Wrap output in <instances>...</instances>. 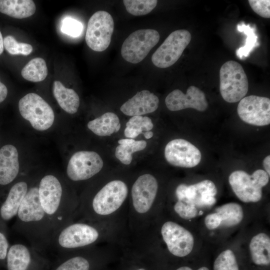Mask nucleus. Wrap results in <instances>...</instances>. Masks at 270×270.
I'll return each mask as SVG.
<instances>
[{"label": "nucleus", "instance_id": "nucleus-35", "mask_svg": "<svg viewBox=\"0 0 270 270\" xmlns=\"http://www.w3.org/2000/svg\"><path fill=\"white\" fill-rule=\"evenodd\" d=\"M82 24L74 18L67 17L62 20L61 31L70 36H79L82 31Z\"/></svg>", "mask_w": 270, "mask_h": 270}, {"label": "nucleus", "instance_id": "nucleus-6", "mask_svg": "<svg viewBox=\"0 0 270 270\" xmlns=\"http://www.w3.org/2000/svg\"><path fill=\"white\" fill-rule=\"evenodd\" d=\"M18 109L21 116L36 130H46L54 123V114L52 108L36 94L29 93L20 98Z\"/></svg>", "mask_w": 270, "mask_h": 270}, {"label": "nucleus", "instance_id": "nucleus-41", "mask_svg": "<svg viewBox=\"0 0 270 270\" xmlns=\"http://www.w3.org/2000/svg\"><path fill=\"white\" fill-rule=\"evenodd\" d=\"M263 166L266 172L270 176V156H266L263 160Z\"/></svg>", "mask_w": 270, "mask_h": 270}, {"label": "nucleus", "instance_id": "nucleus-25", "mask_svg": "<svg viewBox=\"0 0 270 270\" xmlns=\"http://www.w3.org/2000/svg\"><path fill=\"white\" fill-rule=\"evenodd\" d=\"M252 262L256 265L268 266L270 263V238L264 233L254 236L250 244Z\"/></svg>", "mask_w": 270, "mask_h": 270}, {"label": "nucleus", "instance_id": "nucleus-13", "mask_svg": "<svg viewBox=\"0 0 270 270\" xmlns=\"http://www.w3.org/2000/svg\"><path fill=\"white\" fill-rule=\"evenodd\" d=\"M237 112L242 120L247 124L264 126L270 123V100L268 98L250 95L242 98Z\"/></svg>", "mask_w": 270, "mask_h": 270}, {"label": "nucleus", "instance_id": "nucleus-17", "mask_svg": "<svg viewBox=\"0 0 270 270\" xmlns=\"http://www.w3.org/2000/svg\"><path fill=\"white\" fill-rule=\"evenodd\" d=\"M165 103L167 108L171 111L192 108L203 112L208 106L204 93L194 86L188 88L186 94L180 90H174L166 97Z\"/></svg>", "mask_w": 270, "mask_h": 270}, {"label": "nucleus", "instance_id": "nucleus-9", "mask_svg": "<svg viewBox=\"0 0 270 270\" xmlns=\"http://www.w3.org/2000/svg\"><path fill=\"white\" fill-rule=\"evenodd\" d=\"M191 39V34L187 30L174 31L154 53L152 62L162 68L172 66L180 58Z\"/></svg>", "mask_w": 270, "mask_h": 270}, {"label": "nucleus", "instance_id": "nucleus-31", "mask_svg": "<svg viewBox=\"0 0 270 270\" xmlns=\"http://www.w3.org/2000/svg\"><path fill=\"white\" fill-rule=\"evenodd\" d=\"M156 0H124L123 3L128 12L134 16L150 13L156 6Z\"/></svg>", "mask_w": 270, "mask_h": 270}, {"label": "nucleus", "instance_id": "nucleus-46", "mask_svg": "<svg viewBox=\"0 0 270 270\" xmlns=\"http://www.w3.org/2000/svg\"><path fill=\"white\" fill-rule=\"evenodd\" d=\"M137 270H144V268H141L138 269Z\"/></svg>", "mask_w": 270, "mask_h": 270}, {"label": "nucleus", "instance_id": "nucleus-27", "mask_svg": "<svg viewBox=\"0 0 270 270\" xmlns=\"http://www.w3.org/2000/svg\"><path fill=\"white\" fill-rule=\"evenodd\" d=\"M21 74L25 80L32 82L44 80L48 75L45 60L41 58L30 60L22 70Z\"/></svg>", "mask_w": 270, "mask_h": 270}, {"label": "nucleus", "instance_id": "nucleus-19", "mask_svg": "<svg viewBox=\"0 0 270 270\" xmlns=\"http://www.w3.org/2000/svg\"><path fill=\"white\" fill-rule=\"evenodd\" d=\"M159 99L154 93L148 90L138 92L120 107V110L128 116H142L156 110Z\"/></svg>", "mask_w": 270, "mask_h": 270}, {"label": "nucleus", "instance_id": "nucleus-39", "mask_svg": "<svg viewBox=\"0 0 270 270\" xmlns=\"http://www.w3.org/2000/svg\"><path fill=\"white\" fill-rule=\"evenodd\" d=\"M10 246L5 233L0 229V262L6 261Z\"/></svg>", "mask_w": 270, "mask_h": 270}, {"label": "nucleus", "instance_id": "nucleus-2", "mask_svg": "<svg viewBox=\"0 0 270 270\" xmlns=\"http://www.w3.org/2000/svg\"><path fill=\"white\" fill-rule=\"evenodd\" d=\"M38 187L42 208L54 234L60 228L72 222L75 204L65 194L62 182L54 174H46L42 178Z\"/></svg>", "mask_w": 270, "mask_h": 270}, {"label": "nucleus", "instance_id": "nucleus-26", "mask_svg": "<svg viewBox=\"0 0 270 270\" xmlns=\"http://www.w3.org/2000/svg\"><path fill=\"white\" fill-rule=\"evenodd\" d=\"M221 220L220 226L231 227L240 224L244 217L242 206L238 204L230 202L221 206L216 210Z\"/></svg>", "mask_w": 270, "mask_h": 270}, {"label": "nucleus", "instance_id": "nucleus-42", "mask_svg": "<svg viewBox=\"0 0 270 270\" xmlns=\"http://www.w3.org/2000/svg\"><path fill=\"white\" fill-rule=\"evenodd\" d=\"M135 142V140L132 138L120 139L118 140V143L120 144H128Z\"/></svg>", "mask_w": 270, "mask_h": 270}, {"label": "nucleus", "instance_id": "nucleus-23", "mask_svg": "<svg viewBox=\"0 0 270 270\" xmlns=\"http://www.w3.org/2000/svg\"><path fill=\"white\" fill-rule=\"evenodd\" d=\"M87 126L95 134L105 136L118 132L120 128V124L116 114L107 112L90 121Z\"/></svg>", "mask_w": 270, "mask_h": 270}, {"label": "nucleus", "instance_id": "nucleus-5", "mask_svg": "<svg viewBox=\"0 0 270 270\" xmlns=\"http://www.w3.org/2000/svg\"><path fill=\"white\" fill-rule=\"evenodd\" d=\"M269 176L263 170H257L252 175L243 170H236L229 176L228 181L237 197L244 202L260 200L262 188L268 182Z\"/></svg>", "mask_w": 270, "mask_h": 270}, {"label": "nucleus", "instance_id": "nucleus-44", "mask_svg": "<svg viewBox=\"0 0 270 270\" xmlns=\"http://www.w3.org/2000/svg\"><path fill=\"white\" fill-rule=\"evenodd\" d=\"M2 34L0 31V55L4 51V40Z\"/></svg>", "mask_w": 270, "mask_h": 270}, {"label": "nucleus", "instance_id": "nucleus-37", "mask_svg": "<svg viewBox=\"0 0 270 270\" xmlns=\"http://www.w3.org/2000/svg\"><path fill=\"white\" fill-rule=\"evenodd\" d=\"M248 4L256 14L262 18H270V0H249Z\"/></svg>", "mask_w": 270, "mask_h": 270}, {"label": "nucleus", "instance_id": "nucleus-3", "mask_svg": "<svg viewBox=\"0 0 270 270\" xmlns=\"http://www.w3.org/2000/svg\"><path fill=\"white\" fill-rule=\"evenodd\" d=\"M100 237L96 226L82 222H69L55 232L50 244L61 254L94 243Z\"/></svg>", "mask_w": 270, "mask_h": 270}, {"label": "nucleus", "instance_id": "nucleus-18", "mask_svg": "<svg viewBox=\"0 0 270 270\" xmlns=\"http://www.w3.org/2000/svg\"><path fill=\"white\" fill-rule=\"evenodd\" d=\"M40 252L30 246L21 243L10 245L8 251L6 264L8 270H32L42 262ZM35 269V268H34Z\"/></svg>", "mask_w": 270, "mask_h": 270}, {"label": "nucleus", "instance_id": "nucleus-11", "mask_svg": "<svg viewBox=\"0 0 270 270\" xmlns=\"http://www.w3.org/2000/svg\"><path fill=\"white\" fill-rule=\"evenodd\" d=\"M104 165L100 156L94 151L76 152L69 160L66 174L74 182L88 180L98 173Z\"/></svg>", "mask_w": 270, "mask_h": 270}, {"label": "nucleus", "instance_id": "nucleus-43", "mask_svg": "<svg viewBox=\"0 0 270 270\" xmlns=\"http://www.w3.org/2000/svg\"><path fill=\"white\" fill-rule=\"evenodd\" d=\"M176 270H192L191 268L188 266H182L178 268ZM198 270H209L208 268L205 266L202 267Z\"/></svg>", "mask_w": 270, "mask_h": 270}, {"label": "nucleus", "instance_id": "nucleus-14", "mask_svg": "<svg viewBox=\"0 0 270 270\" xmlns=\"http://www.w3.org/2000/svg\"><path fill=\"white\" fill-rule=\"evenodd\" d=\"M164 156L170 164L179 167L190 168L200 162V150L190 142L182 138L172 140L164 148Z\"/></svg>", "mask_w": 270, "mask_h": 270}, {"label": "nucleus", "instance_id": "nucleus-15", "mask_svg": "<svg viewBox=\"0 0 270 270\" xmlns=\"http://www.w3.org/2000/svg\"><path fill=\"white\" fill-rule=\"evenodd\" d=\"M161 234L168 250L173 255L184 257L192 252L194 244L192 234L177 223L166 222L162 227Z\"/></svg>", "mask_w": 270, "mask_h": 270}, {"label": "nucleus", "instance_id": "nucleus-4", "mask_svg": "<svg viewBox=\"0 0 270 270\" xmlns=\"http://www.w3.org/2000/svg\"><path fill=\"white\" fill-rule=\"evenodd\" d=\"M248 89V78L242 65L234 60L224 63L220 70V90L223 99L230 103L238 102Z\"/></svg>", "mask_w": 270, "mask_h": 270}, {"label": "nucleus", "instance_id": "nucleus-33", "mask_svg": "<svg viewBox=\"0 0 270 270\" xmlns=\"http://www.w3.org/2000/svg\"><path fill=\"white\" fill-rule=\"evenodd\" d=\"M214 270H239L236 256L230 250L221 252L216 259Z\"/></svg>", "mask_w": 270, "mask_h": 270}, {"label": "nucleus", "instance_id": "nucleus-20", "mask_svg": "<svg viewBox=\"0 0 270 270\" xmlns=\"http://www.w3.org/2000/svg\"><path fill=\"white\" fill-rule=\"evenodd\" d=\"M30 187L24 180L18 181L12 186L0 206V220L2 222L9 221L16 216Z\"/></svg>", "mask_w": 270, "mask_h": 270}, {"label": "nucleus", "instance_id": "nucleus-28", "mask_svg": "<svg viewBox=\"0 0 270 270\" xmlns=\"http://www.w3.org/2000/svg\"><path fill=\"white\" fill-rule=\"evenodd\" d=\"M153 127L154 124L150 118L142 116H133L126 123L124 134L126 138L132 139L144 131L151 130Z\"/></svg>", "mask_w": 270, "mask_h": 270}, {"label": "nucleus", "instance_id": "nucleus-8", "mask_svg": "<svg viewBox=\"0 0 270 270\" xmlns=\"http://www.w3.org/2000/svg\"><path fill=\"white\" fill-rule=\"evenodd\" d=\"M158 31L152 29L137 30L124 42L121 54L126 62L137 64L142 61L160 40Z\"/></svg>", "mask_w": 270, "mask_h": 270}, {"label": "nucleus", "instance_id": "nucleus-32", "mask_svg": "<svg viewBox=\"0 0 270 270\" xmlns=\"http://www.w3.org/2000/svg\"><path fill=\"white\" fill-rule=\"evenodd\" d=\"M90 267L88 258L77 255L62 260L54 270H90Z\"/></svg>", "mask_w": 270, "mask_h": 270}, {"label": "nucleus", "instance_id": "nucleus-1", "mask_svg": "<svg viewBox=\"0 0 270 270\" xmlns=\"http://www.w3.org/2000/svg\"><path fill=\"white\" fill-rule=\"evenodd\" d=\"M14 228L38 252L50 248L54 231L42 208L38 186L29 188L16 216Z\"/></svg>", "mask_w": 270, "mask_h": 270}, {"label": "nucleus", "instance_id": "nucleus-36", "mask_svg": "<svg viewBox=\"0 0 270 270\" xmlns=\"http://www.w3.org/2000/svg\"><path fill=\"white\" fill-rule=\"evenodd\" d=\"M176 212L182 218L190 220L197 216L198 208L192 204L178 200L174 206Z\"/></svg>", "mask_w": 270, "mask_h": 270}, {"label": "nucleus", "instance_id": "nucleus-40", "mask_svg": "<svg viewBox=\"0 0 270 270\" xmlns=\"http://www.w3.org/2000/svg\"><path fill=\"white\" fill-rule=\"evenodd\" d=\"M7 94V88L0 80V103L2 102L6 98Z\"/></svg>", "mask_w": 270, "mask_h": 270}, {"label": "nucleus", "instance_id": "nucleus-34", "mask_svg": "<svg viewBox=\"0 0 270 270\" xmlns=\"http://www.w3.org/2000/svg\"><path fill=\"white\" fill-rule=\"evenodd\" d=\"M4 47L10 54L28 56L32 51V45L27 43L19 42L12 36H8L4 40Z\"/></svg>", "mask_w": 270, "mask_h": 270}, {"label": "nucleus", "instance_id": "nucleus-45", "mask_svg": "<svg viewBox=\"0 0 270 270\" xmlns=\"http://www.w3.org/2000/svg\"><path fill=\"white\" fill-rule=\"evenodd\" d=\"M144 136L146 139H150L154 136V133L152 131L146 132L143 133Z\"/></svg>", "mask_w": 270, "mask_h": 270}, {"label": "nucleus", "instance_id": "nucleus-30", "mask_svg": "<svg viewBox=\"0 0 270 270\" xmlns=\"http://www.w3.org/2000/svg\"><path fill=\"white\" fill-rule=\"evenodd\" d=\"M237 28L239 32H244L246 36L244 46L238 48L236 52L237 56L242 59L247 57L252 50L259 44L257 42L258 37L254 30L250 25H246L242 23L238 24Z\"/></svg>", "mask_w": 270, "mask_h": 270}, {"label": "nucleus", "instance_id": "nucleus-10", "mask_svg": "<svg viewBox=\"0 0 270 270\" xmlns=\"http://www.w3.org/2000/svg\"><path fill=\"white\" fill-rule=\"evenodd\" d=\"M114 29V20L108 12H96L88 22L86 34L87 45L94 51H104L110 43Z\"/></svg>", "mask_w": 270, "mask_h": 270}, {"label": "nucleus", "instance_id": "nucleus-24", "mask_svg": "<svg viewBox=\"0 0 270 270\" xmlns=\"http://www.w3.org/2000/svg\"><path fill=\"white\" fill-rule=\"evenodd\" d=\"M36 10L35 4L32 0H0V12L15 18L30 17Z\"/></svg>", "mask_w": 270, "mask_h": 270}, {"label": "nucleus", "instance_id": "nucleus-22", "mask_svg": "<svg viewBox=\"0 0 270 270\" xmlns=\"http://www.w3.org/2000/svg\"><path fill=\"white\" fill-rule=\"evenodd\" d=\"M52 92L63 110L70 114L76 112L80 106V98L74 90L66 88L60 81L55 80L53 83Z\"/></svg>", "mask_w": 270, "mask_h": 270}, {"label": "nucleus", "instance_id": "nucleus-12", "mask_svg": "<svg viewBox=\"0 0 270 270\" xmlns=\"http://www.w3.org/2000/svg\"><path fill=\"white\" fill-rule=\"evenodd\" d=\"M216 194L214 184L208 180L188 186L180 184L176 190L178 200L192 204L197 208H210L214 205Z\"/></svg>", "mask_w": 270, "mask_h": 270}, {"label": "nucleus", "instance_id": "nucleus-29", "mask_svg": "<svg viewBox=\"0 0 270 270\" xmlns=\"http://www.w3.org/2000/svg\"><path fill=\"white\" fill-rule=\"evenodd\" d=\"M146 144L144 140H135L128 144H119L116 148L115 156L122 164L128 165L132 161V154L144 150Z\"/></svg>", "mask_w": 270, "mask_h": 270}, {"label": "nucleus", "instance_id": "nucleus-21", "mask_svg": "<svg viewBox=\"0 0 270 270\" xmlns=\"http://www.w3.org/2000/svg\"><path fill=\"white\" fill-rule=\"evenodd\" d=\"M20 170L16 148L6 144L0 148V185L6 186L14 181Z\"/></svg>", "mask_w": 270, "mask_h": 270}, {"label": "nucleus", "instance_id": "nucleus-38", "mask_svg": "<svg viewBox=\"0 0 270 270\" xmlns=\"http://www.w3.org/2000/svg\"><path fill=\"white\" fill-rule=\"evenodd\" d=\"M220 216L216 212L208 214L204 219L205 225L210 230L218 228L220 226Z\"/></svg>", "mask_w": 270, "mask_h": 270}, {"label": "nucleus", "instance_id": "nucleus-16", "mask_svg": "<svg viewBox=\"0 0 270 270\" xmlns=\"http://www.w3.org/2000/svg\"><path fill=\"white\" fill-rule=\"evenodd\" d=\"M158 183L150 174L140 176L132 188V204L140 214L147 212L151 208L158 192Z\"/></svg>", "mask_w": 270, "mask_h": 270}, {"label": "nucleus", "instance_id": "nucleus-7", "mask_svg": "<svg viewBox=\"0 0 270 270\" xmlns=\"http://www.w3.org/2000/svg\"><path fill=\"white\" fill-rule=\"evenodd\" d=\"M128 192L126 184L120 180H112L104 186L93 197L89 208L92 214L109 215L118 210Z\"/></svg>", "mask_w": 270, "mask_h": 270}]
</instances>
